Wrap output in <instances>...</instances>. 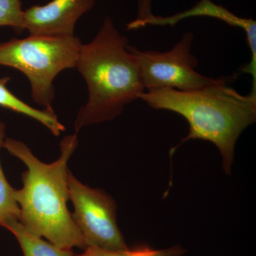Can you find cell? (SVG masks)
<instances>
[{
    "mask_svg": "<svg viewBox=\"0 0 256 256\" xmlns=\"http://www.w3.org/2000/svg\"><path fill=\"white\" fill-rule=\"evenodd\" d=\"M78 146L76 134L60 141V156L50 164L38 159L24 143L5 138L2 148L26 165L23 186L15 190L20 223L30 232L62 248H87L67 208L68 162Z\"/></svg>",
    "mask_w": 256,
    "mask_h": 256,
    "instance_id": "cell-1",
    "label": "cell"
},
{
    "mask_svg": "<svg viewBox=\"0 0 256 256\" xmlns=\"http://www.w3.org/2000/svg\"><path fill=\"white\" fill-rule=\"evenodd\" d=\"M234 77L202 88L180 90L162 88L143 92L141 100L156 110L176 112L188 120L190 132L170 151L191 140L214 144L223 159L226 174H232L236 144L246 128L256 120V92L242 95L228 86Z\"/></svg>",
    "mask_w": 256,
    "mask_h": 256,
    "instance_id": "cell-2",
    "label": "cell"
},
{
    "mask_svg": "<svg viewBox=\"0 0 256 256\" xmlns=\"http://www.w3.org/2000/svg\"><path fill=\"white\" fill-rule=\"evenodd\" d=\"M128 38L108 16L94 40L82 45L76 68L86 84L88 98L74 122L82 128L110 121L146 92L137 60Z\"/></svg>",
    "mask_w": 256,
    "mask_h": 256,
    "instance_id": "cell-3",
    "label": "cell"
},
{
    "mask_svg": "<svg viewBox=\"0 0 256 256\" xmlns=\"http://www.w3.org/2000/svg\"><path fill=\"white\" fill-rule=\"evenodd\" d=\"M82 43L74 36L31 35L0 43V66L16 69L26 76L32 97L44 110L54 112L56 77L76 68Z\"/></svg>",
    "mask_w": 256,
    "mask_h": 256,
    "instance_id": "cell-4",
    "label": "cell"
},
{
    "mask_svg": "<svg viewBox=\"0 0 256 256\" xmlns=\"http://www.w3.org/2000/svg\"><path fill=\"white\" fill-rule=\"evenodd\" d=\"M194 35L184 34L172 50H142L128 44L140 69L146 92L162 88L191 90L215 85L226 77L210 78L196 72L198 60L192 54Z\"/></svg>",
    "mask_w": 256,
    "mask_h": 256,
    "instance_id": "cell-5",
    "label": "cell"
},
{
    "mask_svg": "<svg viewBox=\"0 0 256 256\" xmlns=\"http://www.w3.org/2000/svg\"><path fill=\"white\" fill-rule=\"evenodd\" d=\"M68 188L74 208L72 217L87 247L128 248L118 226L116 204L112 197L100 188L84 184L69 170Z\"/></svg>",
    "mask_w": 256,
    "mask_h": 256,
    "instance_id": "cell-6",
    "label": "cell"
},
{
    "mask_svg": "<svg viewBox=\"0 0 256 256\" xmlns=\"http://www.w3.org/2000/svg\"><path fill=\"white\" fill-rule=\"evenodd\" d=\"M210 18L220 20L229 26L240 28L246 36L248 45L250 50V63L242 68V73L252 76V89H256V22L252 18L237 16L222 5L212 0H200L194 6L185 11L171 16H162L152 14L144 20H133L127 25L128 30H136L148 26H170L174 28L180 22L192 18Z\"/></svg>",
    "mask_w": 256,
    "mask_h": 256,
    "instance_id": "cell-7",
    "label": "cell"
},
{
    "mask_svg": "<svg viewBox=\"0 0 256 256\" xmlns=\"http://www.w3.org/2000/svg\"><path fill=\"white\" fill-rule=\"evenodd\" d=\"M96 0H52L24 10V28L31 35L74 36L82 15L94 8Z\"/></svg>",
    "mask_w": 256,
    "mask_h": 256,
    "instance_id": "cell-8",
    "label": "cell"
},
{
    "mask_svg": "<svg viewBox=\"0 0 256 256\" xmlns=\"http://www.w3.org/2000/svg\"><path fill=\"white\" fill-rule=\"evenodd\" d=\"M2 227L16 238L24 256H75L72 249L62 248L30 232L18 220H11Z\"/></svg>",
    "mask_w": 256,
    "mask_h": 256,
    "instance_id": "cell-9",
    "label": "cell"
},
{
    "mask_svg": "<svg viewBox=\"0 0 256 256\" xmlns=\"http://www.w3.org/2000/svg\"><path fill=\"white\" fill-rule=\"evenodd\" d=\"M9 80L10 78L8 77L0 78V106L1 107L32 118L48 128L50 132L55 136H60V133L65 130V127L62 122H60L55 112L34 108L24 102L23 100H20L10 92L6 87V84Z\"/></svg>",
    "mask_w": 256,
    "mask_h": 256,
    "instance_id": "cell-10",
    "label": "cell"
},
{
    "mask_svg": "<svg viewBox=\"0 0 256 256\" xmlns=\"http://www.w3.org/2000/svg\"><path fill=\"white\" fill-rule=\"evenodd\" d=\"M185 252L186 250L180 245L164 249H154L144 245L122 250H108L88 246L82 254H75V256H182Z\"/></svg>",
    "mask_w": 256,
    "mask_h": 256,
    "instance_id": "cell-11",
    "label": "cell"
},
{
    "mask_svg": "<svg viewBox=\"0 0 256 256\" xmlns=\"http://www.w3.org/2000/svg\"><path fill=\"white\" fill-rule=\"evenodd\" d=\"M5 139V126L0 122V149ZM15 188L5 178L0 163V226L11 220H20V208L15 198Z\"/></svg>",
    "mask_w": 256,
    "mask_h": 256,
    "instance_id": "cell-12",
    "label": "cell"
},
{
    "mask_svg": "<svg viewBox=\"0 0 256 256\" xmlns=\"http://www.w3.org/2000/svg\"><path fill=\"white\" fill-rule=\"evenodd\" d=\"M0 26H10L15 31H24V10L21 0H0Z\"/></svg>",
    "mask_w": 256,
    "mask_h": 256,
    "instance_id": "cell-13",
    "label": "cell"
},
{
    "mask_svg": "<svg viewBox=\"0 0 256 256\" xmlns=\"http://www.w3.org/2000/svg\"><path fill=\"white\" fill-rule=\"evenodd\" d=\"M152 0H138V16L136 20H144L152 14Z\"/></svg>",
    "mask_w": 256,
    "mask_h": 256,
    "instance_id": "cell-14",
    "label": "cell"
}]
</instances>
